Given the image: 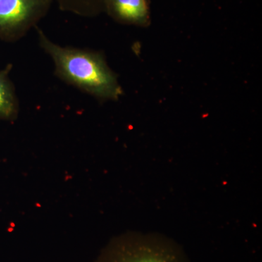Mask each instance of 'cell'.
Here are the masks:
<instances>
[{
  "instance_id": "6da1fadb",
  "label": "cell",
  "mask_w": 262,
  "mask_h": 262,
  "mask_svg": "<svg viewBox=\"0 0 262 262\" xmlns=\"http://www.w3.org/2000/svg\"><path fill=\"white\" fill-rule=\"evenodd\" d=\"M36 29L39 46L53 60L55 74L61 80L101 101L119 99L121 86L102 53L62 47L52 42L40 29Z\"/></svg>"
},
{
  "instance_id": "7a4b0ae2",
  "label": "cell",
  "mask_w": 262,
  "mask_h": 262,
  "mask_svg": "<svg viewBox=\"0 0 262 262\" xmlns=\"http://www.w3.org/2000/svg\"><path fill=\"white\" fill-rule=\"evenodd\" d=\"M96 262H187L171 241L154 234H126L114 239Z\"/></svg>"
},
{
  "instance_id": "3957f363",
  "label": "cell",
  "mask_w": 262,
  "mask_h": 262,
  "mask_svg": "<svg viewBox=\"0 0 262 262\" xmlns=\"http://www.w3.org/2000/svg\"><path fill=\"white\" fill-rule=\"evenodd\" d=\"M53 0H0V40H20L49 12Z\"/></svg>"
},
{
  "instance_id": "277c9868",
  "label": "cell",
  "mask_w": 262,
  "mask_h": 262,
  "mask_svg": "<svg viewBox=\"0 0 262 262\" xmlns=\"http://www.w3.org/2000/svg\"><path fill=\"white\" fill-rule=\"evenodd\" d=\"M104 12L119 24L146 27L151 23L150 0H103Z\"/></svg>"
},
{
  "instance_id": "5b68a950",
  "label": "cell",
  "mask_w": 262,
  "mask_h": 262,
  "mask_svg": "<svg viewBox=\"0 0 262 262\" xmlns=\"http://www.w3.org/2000/svg\"><path fill=\"white\" fill-rule=\"evenodd\" d=\"M13 65L0 70V120L13 122L19 113V101L14 84L10 77Z\"/></svg>"
},
{
  "instance_id": "8992f818",
  "label": "cell",
  "mask_w": 262,
  "mask_h": 262,
  "mask_svg": "<svg viewBox=\"0 0 262 262\" xmlns=\"http://www.w3.org/2000/svg\"><path fill=\"white\" fill-rule=\"evenodd\" d=\"M60 9L79 16L92 18L104 12L103 0H53Z\"/></svg>"
}]
</instances>
